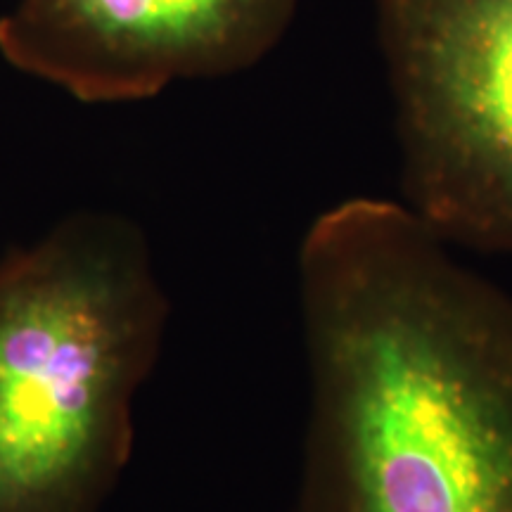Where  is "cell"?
Segmentation results:
<instances>
[{"mask_svg": "<svg viewBox=\"0 0 512 512\" xmlns=\"http://www.w3.org/2000/svg\"><path fill=\"white\" fill-rule=\"evenodd\" d=\"M297 292L294 512H512V294L384 197L320 211Z\"/></svg>", "mask_w": 512, "mask_h": 512, "instance_id": "obj_1", "label": "cell"}, {"mask_svg": "<svg viewBox=\"0 0 512 512\" xmlns=\"http://www.w3.org/2000/svg\"><path fill=\"white\" fill-rule=\"evenodd\" d=\"M169 313L126 216L72 214L0 259V512H98Z\"/></svg>", "mask_w": 512, "mask_h": 512, "instance_id": "obj_2", "label": "cell"}, {"mask_svg": "<svg viewBox=\"0 0 512 512\" xmlns=\"http://www.w3.org/2000/svg\"><path fill=\"white\" fill-rule=\"evenodd\" d=\"M403 204L453 249L512 256V0H375Z\"/></svg>", "mask_w": 512, "mask_h": 512, "instance_id": "obj_3", "label": "cell"}, {"mask_svg": "<svg viewBox=\"0 0 512 512\" xmlns=\"http://www.w3.org/2000/svg\"><path fill=\"white\" fill-rule=\"evenodd\" d=\"M299 0H17L0 55L86 105L245 72L283 41Z\"/></svg>", "mask_w": 512, "mask_h": 512, "instance_id": "obj_4", "label": "cell"}]
</instances>
